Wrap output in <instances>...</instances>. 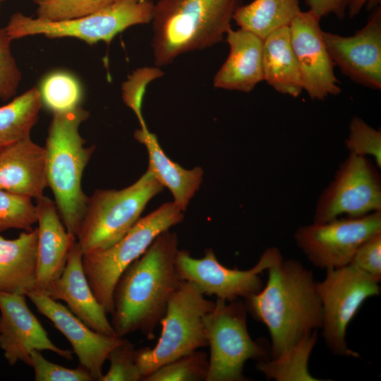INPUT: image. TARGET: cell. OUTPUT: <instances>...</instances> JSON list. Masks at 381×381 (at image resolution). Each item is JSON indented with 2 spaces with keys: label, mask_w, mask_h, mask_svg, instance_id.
<instances>
[{
  "label": "cell",
  "mask_w": 381,
  "mask_h": 381,
  "mask_svg": "<svg viewBox=\"0 0 381 381\" xmlns=\"http://www.w3.org/2000/svg\"><path fill=\"white\" fill-rule=\"evenodd\" d=\"M178 238L166 230L119 277L114 291L111 325L117 337L140 331L148 339L183 280L176 267Z\"/></svg>",
  "instance_id": "1"
},
{
  "label": "cell",
  "mask_w": 381,
  "mask_h": 381,
  "mask_svg": "<svg viewBox=\"0 0 381 381\" xmlns=\"http://www.w3.org/2000/svg\"><path fill=\"white\" fill-rule=\"evenodd\" d=\"M267 270L265 287L243 301L247 311L267 327L274 359L320 329L322 306L312 272L299 261L282 258Z\"/></svg>",
  "instance_id": "2"
},
{
  "label": "cell",
  "mask_w": 381,
  "mask_h": 381,
  "mask_svg": "<svg viewBox=\"0 0 381 381\" xmlns=\"http://www.w3.org/2000/svg\"><path fill=\"white\" fill-rule=\"evenodd\" d=\"M238 0H159L155 4L152 48L155 65L209 48L231 28Z\"/></svg>",
  "instance_id": "3"
},
{
  "label": "cell",
  "mask_w": 381,
  "mask_h": 381,
  "mask_svg": "<svg viewBox=\"0 0 381 381\" xmlns=\"http://www.w3.org/2000/svg\"><path fill=\"white\" fill-rule=\"evenodd\" d=\"M89 116L82 107L54 113L46 140L47 186L67 231L77 237L88 197L82 189V178L95 146L85 147L79 133Z\"/></svg>",
  "instance_id": "4"
},
{
  "label": "cell",
  "mask_w": 381,
  "mask_h": 381,
  "mask_svg": "<svg viewBox=\"0 0 381 381\" xmlns=\"http://www.w3.org/2000/svg\"><path fill=\"white\" fill-rule=\"evenodd\" d=\"M183 219V212L166 202L144 217L109 247L83 254V267L99 304L107 313L113 311L115 286L125 270L138 259L157 236Z\"/></svg>",
  "instance_id": "5"
},
{
  "label": "cell",
  "mask_w": 381,
  "mask_h": 381,
  "mask_svg": "<svg viewBox=\"0 0 381 381\" xmlns=\"http://www.w3.org/2000/svg\"><path fill=\"white\" fill-rule=\"evenodd\" d=\"M214 306L193 284L182 282L159 322L162 331L156 345L135 350L142 380L161 366L208 345L204 319Z\"/></svg>",
  "instance_id": "6"
},
{
  "label": "cell",
  "mask_w": 381,
  "mask_h": 381,
  "mask_svg": "<svg viewBox=\"0 0 381 381\" xmlns=\"http://www.w3.org/2000/svg\"><path fill=\"white\" fill-rule=\"evenodd\" d=\"M164 186L148 169L121 190H97L88 197L77 242L83 253L107 248L138 222L148 202Z\"/></svg>",
  "instance_id": "7"
},
{
  "label": "cell",
  "mask_w": 381,
  "mask_h": 381,
  "mask_svg": "<svg viewBox=\"0 0 381 381\" xmlns=\"http://www.w3.org/2000/svg\"><path fill=\"white\" fill-rule=\"evenodd\" d=\"M152 0H114L106 7L87 16L66 21H43L15 13L4 28L12 40L35 35L47 37H75L87 44L111 42L126 28L148 23L153 17Z\"/></svg>",
  "instance_id": "8"
},
{
  "label": "cell",
  "mask_w": 381,
  "mask_h": 381,
  "mask_svg": "<svg viewBox=\"0 0 381 381\" xmlns=\"http://www.w3.org/2000/svg\"><path fill=\"white\" fill-rule=\"evenodd\" d=\"M247 308L241 299L217 298L204 322L210 348L206 381H245V363L267 359L270 350L262 340L254 341L247 328Z\"/></svg>",
  "instance_id": "9"
},
{
  "label": "cell",
  "mask_w": 381,
  "mask_h": 381,
  "mask_svg": "<svg viewBox=\"0 0 381 381\" xmlns=\"http://www.w3.org/2000/svg\"><path fill=\"white\" fill-rule=\"evenodd\" d=\"M378 283L351 264L326 270L323 280L316 282L322 306L320 329L327 348L334 354L360 357L347 346L346 329L364 301L380 294Z\"/></svg>",
  "instance_id": "10"
},
{
  "label": "cell",
  "mask_w": 381,
  "mask_h": 381,
  "mask_svg": "<svg viewBox=\"0 0 381 381\" xmlns=\"http://www.w3.org/2000/svg\"><path fill=\"white\" fill-rule=\"evenodd\" d=\"M378 169L368 157L349 153L320 195L313 222H327L343 214L358 217L381 211Z\"/></svg>",
  "instance_id": "11"
},
{
  "label": "cell",
  "mask_w": 381,
  "mask_h": 381,
  "mask_svg": "<svg viewBox=\"0 0 381 381\" xmlns=\"http://www.w3.org/2000/svg\"><path fill=\"white\" fill-rule=\"evenodd\" d=\"M379 232L381 211H376L302 226L295 231L294 238L315 267L327 270L349 265L358 248Z\"/></svg>",
  "instance_id": "12"
},
{
  "label": "cell",
  "mask_w": 381,
  "mask_h": 381,
  "mask_svg": "<svg viewBox=\"0 0 381 381\" xmlns=\"http://www.w3.org/2000/svg\"><path fill=\"white\" fill-rule=\"evenodd\" d=\"M282 258L277 248L266 249L250 269H230L221 264L212 248L202 258H193L187 250H178L176 267L183 281L193 284L204 295L233 301L259 292L263 286L260 274Z\"/></svg>",
  "instance_id": "13"
},
{
  "label": "cell",
  "mask_w": 381,
  "mask_h": 381,
  "mask_svg": "<svg viewBox=\"0 0 381 381\" xmlns=\"http://www.w3.org/2000/svg\"><path fill=\"white\" fill-rule=\"evenodd\" d=\"M320 19L310 11H300L289 25L291 44L303 90L316 100L341 92L334 65L322 37Z\"/></svg>",
  "instance_id": "14"
},
{
  "label": "cell",
  "mask_w": 381,
  "mask_h": 381,
  "mask_svg": "<svg viewBox=\"0 0 381 381\" xmlns=\"http://www.w3.org/2000/svg\"><path fill=\"white\" fill-rule=\"evenodd\" d=\"M366 24L354 35L322 31L329 54L340 71L354 83L381 89V8L372 10Z\"/></svg>",
  "instance_id": "15"
},
{
  "label": "cell",
  "mask_w": 381,
  "mask_h": 381,
  "mask_svg": "<svg viewBox=\"0 0 381 381\" xmlns=\"http://www.w3.org/2000/svg\"><path fill=\"white\" fill-rule=\"evenodd\" d=\"M25 295L0 293V347L11 365L30 363L32 351H49L73 359V352L57 346L28 306Z\"/></svg>",
  "instance_id": "16"
},
{
  "label": "cell",
  "mask_w": 381,
  "mask_h": 381,
  "mask_svg": "<svg viewBox=\"0 0 381 381\" xmlns=\"http://www.w3.org/2000/svg\"><path fill=\"white\" fill-rule=\"evenodd\" d=\"M25 296L38 312L48 318L70 342L80 365L86 368L94 380L103 375L102 368L114 348L123 339L95 331L64 306L45 294L35 290Z\"/></svg>",
  "instance_id": "17"
},
{
  "label": "cell",
  "mask_w": 381,
  "mask_h": 381,
  "mask_svg": "<svg viewBox=\"0 0 381 381\" xmlns=\"http://www.w3.org/2000/svg\"><path fill=\"white\" fill-rule=\"evenodd\" d=\"M82 260L83 253L76 241L61 274L43 294L54 300L64 301L75 316L95 331L116 337L107 312L92 292Z\"/></svg>",
  "instance_id": "18"
},
{
  "label": "cell",
  "mask_w": 381,
  "mask_h": 381,
  "mask_svg": "<svg viewBox=\"0 0 381 381\" xmlns=\"http://www.w3.org/2000/svg\"><path fill=\"white\" fill-rule=\"evenodd\" d=\"M36 201L38 243L35 290L44 293L61 274L77 238L65 227L55 201L44 195Z\"/></svg>",
  "instance_id": "19"
},
{
  "label": "cell",
  "mask_w": 381,
  "mask_h": 381,
  "mask_svg": "<svg viewBox=\"0 0 381 381\" xmlns=\"http://www.w3.org/2000/svg\"><path fill=\"white\" fill-rule=\"evenodd\" d=\"M47 186L44 147L29 137L0 151V189L37 200Z\"/></svg>",
  "instance_id": "20"
},
{
  "label": "cell",
  "mask_w": 381,
  "mask_h": 381,
  "mask_svg": "<svg viewBox=\"0 0 381 381\" xmlns=\"http://www.w3.org/2000/svg\"><path fill=\"white\" fill-rule=\"evenodd\" d=\"M229 53L213 80L216 88L248 93L263 80V39L242 29L226 34Z\"/></svg>",
  "instance_id": "21"
},
{
  "label": "cell",
  "mask_w": 381,
  "mask_h": 381,
  "mask_svg": "<svg viewBox=\"0 0 381 381\" xmlns=\"http://www.w3.org/2000/svg\"><path fill=\"white\" fill-rule=\"evenodd\" d=\"M37 243V228L15 239L0 236V293L25 295L35 289Z\"/></svg>",
  "instance_id": "22"
},
{
  "label": "cell",
  "mask_w": 381,
  "mask_h": 381,
  "mask_svg": "<svg viewBox=\"0 0 381 381\" xmlns=\"http://www.w3.org/2000/svg\"><path fill=\"white\" fill-rule=\"evenodd\" d=\"M134 137L147 150V169L164 187L169 188L174 202L184 212L202 181V169H185L171 160L161 148L155 134L150 132L146 125L136 130Z\"/></svg>",
  "instance_id": "23"
},
{
  "label": "cell",
  "mask_w": 381,
  "mask_h": 381,
  "mask_svg": "<svg viewBox=\"0 0 381 381\" xmlns=\"http://www.w3.org/2000/svg\"><path fill=\"white\" fill-rule=\"evenodd\" d=\"M262 73L263 80L277 92L293 97H298L302 92L289 26L281 28L263 39Z\"/></svg>",
  "instance_id": "24"
},
{
  "label": "cell",
  "mask_w": 381,
  "mask_h": 381,
  "mask_svg": "<svg viewBox=\"0 0 381 381\" xmlns=\"http://www.w3.org/2000/svg\"><path fill=\"white\" fill-rule=\"evenodd\" d=\"M300 11L298 0H253L238 6L233 20L240 29L264 39L271 32L289 26Z\"/></svg>",
  "instance_id": "25"
},
{
  "label": "cell",
  "mask_w": 381,
  "mask_h": 381,
  "mask_svg": "<svg viewBox=\"0 0 381 381\" xmlns=\"http://www.w3.org/2000/svg\"><path fill=\"white\" fill-rule=\"evenodd\" d=\"M42 106L40 90L34 87L0 107V151L30 137Z\"/></svg>",
  "instance_id": "26"
},
{
  "label": "cell",
  "mask_w": 381,
  "mask_h": 381,
  "mask_svg": "<svg viewBox=\"0 0 381 381\" xmlns=\"http://www.w3.org/2000/svg\"><path fill=\"white\" fill-rule=\"evenodd\" d=\"M316 341L315 331L282 356L258 361L257 368L276 380H318L307 369L308 357Z\"/></svg>",
  "instance_id": "27"
},
{
  "label": "cell",
  "mask_w": 381,
  "mask_h": 381,
  "mask_svg": "<svg viewBox=\"0 0 381 381\" xmlns=\"http://www.w3.org/2000/svg\"><path fill=\"white\" fill-rule=\"evenodd\" d=\"M39 90L42 104L53 114L68 111L80 106V85L69 73L55 71L49 74L43 79Z\"/></svg>",
  "instance_id": "28"
},
{
  "label": "cell",
  "mask_w": 381,
  "mask_h": 381,
  "mask_svg": "<svg viewBox=\"0 0 381 381\" xmlns=\"http://www.w3.org/2000/svg\"><path fill=\"white\" fill-rule=\"evenodd\" d=\"M209 370L207 354L195 350L157 368L144 381H206Z\"/></svg>",
  "instance_id": "29"
},
{
  "label": "cell",
  "mask_w": 381,
  "mask_h": 381,
  "mask_svg": "<svg viewBox=\"0 0 381 381\" xmlns=\"http://www.w3.org/2000/svg\"><path fill=\"white\" fill-rule=\"evenodd\" d=\"M114 0H32L37 18L49 22L66 21L95 13Z\"/></svg>",
  "instance_id": "30"
},
{
  "label": "cell",
  "mask_w": 381,
  "mask_h": 381,
  "mask_svg": "<svg viewBox=\"0 0 381 381\" xmlns=\"http://www.w3.org/2000/svg\"><path fill=\"white\" fill-rule=\"evenodd\" d=\"M31 199L0 189V231L33 229L32 225L37 222V210Z\"/></svg>",
  "instance_id": "31"
},
{
  "label": "cell",
  "mask_w": 381,
  "mask_h": 381,
  "mask_svg": "<svg viewBox=\"0 0 381 381\" xmlns=\"http://www.w3.org/2000/svg\"><path fill=\"white\" fill-rule=\"evenodd\" d=\"M346 147L359 156L372 157L378 168L381 167V131L368 125L358 116L349 123V132L345 140Z\"/></svg>",
  "instance_id": "32"
},
{
  "label": "cell",
  "mask_w": 381,
  "mask_h": 381,
  "mask_svg": "<svg viewBox=\"0 0 381 381\" xmlns=\"http://www.w3.org/2000/svg\"><path fill=\"white\" fill-rule=\"evenodd\" d=\"M133 344L123 339L108 356L109 368L99 381H139L142 380L135 361Z\"/></svg>",
  "instance_id": "33"
},
{
  "label": "cell",
  "mask_w": 381,
  "mask_h": 381,
  "mask_svg": "<svg viewBox=\"0 0 381 381\" xmlns=\"http://www.w3.org/2000/svg\"><path fill=\"white\" fill-rule=\"evenodd\" d=\"M29 366L35 372L36 381H91L94 380L89 371L82 365L68 368L47 360L40 351L30 353Z\"/></svg>",
  "instance_id": "34"
},
{
  "label": "cell",
  "mask_w": 381,
  "mask_h": 381,
  "mask_svg": "<svg viewBox=\"0 0 381 381\" xmlns=\"http://www.w3.org/2000/svg\"><path fill=\"white\" fill-rule=\"evenodd\" d=\"M163 72L157 67H145L136 70L122 86L125 104L135 114L140 126L146 125L142 114V103L147 85L160 78Z\"/></svg>",
  "instance_id": "35"
},
{
  "label": "cell",
  "mask_w": 381,
  "mask_h": 381,
  "mask_svg": "<svg viewBox=\"0 0 381 381\" xmlns=\"http://www.w3.org/2000/svg\"><path fill=\"white\" fill-rule=\"evenodd\" d=\"M12 40L5 28H0V99L15 96L21 80V73L11 51Z\"/></svg>",
  "instance_id": "36"
},
{
  "label": "cell",
  "mask_w": 381,
  "mask_h": 381,
  "mask_svg": "<svg viewBox=\"0 0 381 381\" xmlns=\"http://www.w3.org/2000/svg\"><path fill=\"white\" fill-rule=\"evenodd\" d=\"M350 264L380 282L381 232L372 236L358 248Z\"/></svg>",
  "instance_id": "37"
},
{
  "label": "cell",
  "mask_w": 381,
  "mask_h": 381,
  "mask_svg": "<svg viewBox=\"0 0 381 381\" xmlns=\"http://www.w3.org/2000/svg\"><path fill=\"white\" fill-rule=\"evenodd\" d=\"M308 11L320 18L330 14L342 19L352 0H305Z\"/></svg>",
  "instance_id": "38"
},
{
  "label": "cell",
  "mask_w": 381,
  "mask_h": 381,
  "mask_svg": "<svg viewBox=\"0 0 381 381\" xmlns=\"http://www.w3.org/2000/svg\"><path fill=\"white\" fill-rule=\"evenodd\" d=\"M381 0H352L348 7L349 16L351 18L356 16L365 7L368 11H372L380 6Z\"/></svg>",
  "instance_id": "39"
},
{
  "label": "cell",
  "mask_w": 381,
  "mask_h": 381,
  "mask_svg": "<svg viewBox=\"0 0 381 381\" xmlns=\"http://www.w3.org/2000/svg\"><path fill=\"white\" fill-rule=\"evenodd\" d=\"M6 0H0V4Z\"/></svg>",
  "instance_id": "40"
}]
</instances>
